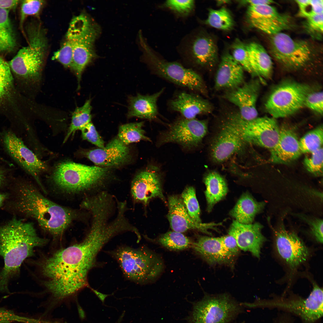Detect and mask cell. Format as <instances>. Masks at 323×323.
Returning <instances> with one entry per match:
<instances>
[{
  "mask_svg": "<svg viewBox=\"0 0 323 323\" xmlns=\"http://www.w3.org/2000/svg\"><path fill=\"white\" fill-rule=\"evenodd\" d=\"M108 241L103 231L92 228L82 242L46 259L41 265L46 287L55 297L62 298L87 286L88 273L96 266L97 256Z\"/></svg>",
  "mask_w": 323,
  "mask_h": 323,
  "instance_id": "cell-1",
  "label": "cell"
},
{
  "mask_svg": "<svg viewBox=\"0 0 323 323\" xmlns=\"http://www.w3.org/2000/svg\"><path fill=\"white\" fill-rule=\"evenodd\" d=\"M33 224L15 217L0 226V256L4 266L0 273V291L8 290L10 279L19 272L23 261L33 254L34 249L45 244Z\"/></svg>",
  "mask_w": 323,
  "mask_h": 323,
  "instance_id": "cell-2",
  "label": "cell"
},
{
  "mask_svg": "<svg viewBox=\"0 0 323 323\" xmlns=\"http://www.w3.org/2000/svg\"><path fill=\"white\" fill-rule=\"evenodd\" d=\"M16 185V208L53 235L62 234L76 217L74 211L46 198L31 182L21 180Z\"/></svg>",
  "mask_w": 323,
  "mask_h": 323,
  "instance_id": "cell-3",
  "label": "cell"
},
{
  "mask_svg": "<svg viewBox=\"0 0 323 323\" xmlns=\"http://www.w3.org/2000/svg\"><path fill=\"white\" fill-rule=\"evenodd\" d=\"M28 31V45L21 49L8 63L14 78L19 83L38 81L47 51V38L41 25L35 24Z\"/></svg>",
  "mask_w": 323,
  "mask_h": 323,
  "instance_id": "cell-4",
  "label": "cell"
},
{
  "mask_svg": "<svg viewBox=\"0 0 323 323\" xmlns=\"http://www.w3.org/2000/svg\"><path fill=\"white\" fill-rule=\"evenodd\" d=\"M109 253L117 261L125 277L137 284L153 281L164 269L160 257L146 247L135 249L121 246Z\"/></svg>",
  "mask_w": 323,
  "mask_h": 323,
  "instance_id": "cell-5",
  "label": "cell"
},
{
  "mask_svg": "<svg viewBox=\"0 0 323 323\" xmlns=\"http://www.w3.org/2000/svg\"><path fill=\"white\" fill-rule=\"evenodd\" d=\"M99 32L98 26L84 13L74 17L69 24L66 34L73 42V57L70 67L76 76L78 87L84 70L96 57L94 44Z\"/></svg>",
  "mask_w": 323,
  "mask_h": 323,
  "instance_id": "cell-6",
  "label": "cell"
},
{
  "mask_svg": "<svg viewBox=\"0 0 323 323\" xmlns=\"http://www.w3.org/2000/svg\"><path fill=\"white\" fill-rule=\"evenodd\" d=\"M108 173L107 167L67 162L56 167L52 178L54 184L60 190L67 193H74L100 185Z\"/></svg>",
  "mask_w": 323,
  "mask_h": 323,
  "instance_id": "cell-7",
  "label": "cell"
},
{
  "mask_svg": "<svg viewBox=\"0 0 323 323\" xmlns=\"http://www.w3.org/2000/svg\"><path fill=\"white\" fill-rule=\"evenodd\" d=\"M225 124L234 130L246 143L270 150L277 144L280 128L275 119L264 116L251 120L243 119L239 113L229 115Z\"/></svg>",
  "mask_w": 323,
  "mask_h": 323,
  "instance_id": "cell-8",
  "label": "cell"
},
{
  "mask_svg": "<svg viewBox=\"0 0 323 323\" xmlns=\"http://www.w3.org/2000/svg\"><path fill=\"white\" fill-rule=\"evenodd\" d=\"M140 41L144 59L156 74L179 86L204 95L206 94L203 80L196 72L177 62H168L160 58L153 52L144 39Z\"/></svg>",
  "mask_w": 323,
  "mask_h": 323,
  "instance_id": "cell-9",
  "label": "cell"
},
{
  "mask_svg": "<svg viewBox=\"0 0 323 323\" xmlns=\"http://www.w3.org/2000/svg\"><path fill=\"white\" fill-rule=\"evenodd\" d=\"M270 51L278 63L292 69L304 67L316 55L313 46L308 42L294 39L281 32L272 35Z\"/></svg>",
  "mask_w": 323,
  "mask_h": 323,
  "instance_id": "cell-10",
  "label": "cell"
},
{
  "mask_svg": "<svg viewBox=\"0 0 323 323\" xmlns=\"http://www.w3.org/2000/svg\"><path fill=\"white\" fill-rule=\"evenodd\" d=\"M242 305L228 294L205 295L195 304L189 323H228L242 311Z\"/></svg>",
  "mask_w": 323,
  "mask_h": 323,
  "instance_id": "cell-11",
  "label": "cell"
},
{
  "mask_svg": "<svg viewBox=\"0 0 323 323\" xmlns=\"http://www.w3.org/2000/svg\"><path fill=\"white\" fill-rule=\"evenodd\" d=\"M310 92L306 85L286 81L278 85L270 93L265 104L266 110L276 119L291 115L304 106Z\"/></svg>",
  "mask_w": 323,
  "mask_h": 323,
  "instance_id": "cell-12",
  "label": "cell"
},
{
  "mask_svg": "<svg viewBox=\"0 0 323 323\" xmlns=\"http://www.w3.org/2000/svg\"><path fill=\"white\" fill-rule=\"evenodd\" d=\"M0 141L5 153L22 170L32 177L46 193L39 179V175L48 169L45 163L11 129H4L0 132Z\"/></svg>",
  "mask_w": 323,
  "mask_h": 323,
  "instance_id": "cell-13",
  "label": "cell"
},
{
  "mask_svg": "<svg viewBox=\"0 0 323 323\" xmlns=\"http://www.w3.org/2000/svg\"><path fill=\"white\" fill-rule=\"evenodd\" d=\"M207 131L206 121L184 118L170 124L167 130L162 134L158 144L174 142L185 148L191 149L199 145Z\"/></svg>",
  "mask_w": 323,
  "mask_h": 323,
  "instance_id": "cell-14",
  "label": "cell"
},
{
  "mask_svg": "<svg viewBox=\"0 0 323 323\" xmlns=\"http://www.w3.org/2000/svg\"><path fill=\"white\" fill-rule=\"evenodd\" d=\"M273 230L278 253L290 268H295L306 260L309 249L296 233L287 230L282 224Z\"/></svg>",
  "mask_w": 323,
  "mask_h": 323,
  "instance_id": "cell-15",
  "label": "cell"
},
{
  "mask_svg": "<svg viewBox=\"0 0 323 323\" xmlns=\"http://www.w3.org/2000/svg\"><path fill=\"white\" fill-rule=\"evenodd\" d=\"M247 13L252 26L271 35L288 28L290 25L289 16L270 5H249Z\"/></svg>",
  "mask_w": 323,
  "mask_h": 323,
  "instance_id": "cell-16",
  "label": "cell"
},
{
  "mask_svg": "<svg viewBox=\"0 0 323 323\" xmlns=\"http://www.w3.org/2000/svg\"><path fill=\"white\" fill-rule=\"evenodd\" d=\"M308 297L305 299L260 303L259 305L278 306L287 309L308 322H313L323 315V290L316 283Z\"/></svg>",
  "mask_w": 323,
  "mask_h": 323,
  "instance_id": "cell-17",
  "label": "cell"
},
{
  "mask_svg": "<svg viewBox=\"0 0 323 323\" xmlns=\"http://www.w3.org/2000/svg\"><path fill=\"white\" fill-rule=\"evenodd\" d=\"M260 89L259 80H252L227 92L224 97L238 108L243 119L251 120L258 117L256 104Z\"/></svg>",
  "mask_w": 323,
  "mask_h": 323,
  "instance_id": "cell-18",
  "label": "cell"
},
{
  "mask_svg": "<svg viewBox=\"0 0 323 323\" xmlns=\"http://www.w3.org/2000/svg\"><path fill=\"white\" fill-rule=\"evenodd\" d=\"M131 191L135 200L145 204L157 197L165 202L158 167L151 165L137 174L132 182Z\"/></svg>",
  "mask_w": 323,
  "mask_h": 323,
  "instance_id": "cell-19",
  "label": "cell"
},
{
  "mask_svg": "<svg viewBox=\"0 0 323 323\" xmlns=\"http://www.w3.org/2000/svg\"><path fill=\"white\" fill-rule=\"evenodd\" d=\"M263 227L259 223L244 224L234 220L230 226L228 233L235 239L240 249L249 252L259 258L261 248L266 240L261 233Z\"/></svg>",
  "mask_w": 323,
  "mask_h": 323,
  "instance_id": "cell-20",
  "label": "cell"
},
{
  "mask_svg": "<svg viewBox=\"0 0 323 323\" xmlns=\"http://www.w3.org/2000/svg\"><path fill=\"white\" fill-rule=\"evenodd\" d=\"M168 202L167 217L173 231L182 233L190 229H195L209 234L208 229L216 230V227L220 225L214 223H198L195 222L188 214L182 198L176 195L169 196Z\"/></svg>",
  "mask_w": 323,
  "mask_h": 323,
  "instance_id": "cell-21",
  "label": "cell"
},
{
  "mask_svg": "<svg viewBox=\"0 0 323 323\" xmlns=\"http://www.w3.org/2000/svg\"><path fill=\"white\" fill-rule=\"evenodd\" d=\"M84 155L97 166L104 167L122 165L129 160L130 156L129 147L118 137L103 148L89 150Z\"/></svg>",
  "mask_w": 323,
  "mask_h": 323,
  "instance_id": "cell-22",
  "label": "cell"
},
{
  "mask_svg": "<svg viewBox=\"0 0 323 323\" xmlns=\"http://www.w3.org/2000/svg\"><path fill=\"white\" fill-rule=\"evenodd\" d=\"M245 144L237 132L224 123L212 143L211 156L217 162H223L234 153L241 151Z\"/></svg>",
  "mask_w": 323,
  "mask_h": 323,
  "instance_id": "cell-23",
  "label": "cell"
},
{
  "mask_svg": "<svg viewBox=\"0 0 323 323\" xmlns=\"http://www.w3.org/2000/svg\"><path fill=\"white\" fill-rule=\"evenodd\" d=\"M269 160L273 163L287 164L296 160L301 155L299 140L295 132L290 128H280L278 142L270 150Z\"/></svg>",
  "mask_w": 323,
  "mask_h": 323,
  "instance_id": "cell-24",
  "label": "cell"
},
{
  "mask_svg": "<svg viewBox=\"0 0 323 323\" xmlns=\"http://www.w3.org/2000/svg\"><path fill=\"white\" fill-rule=\"evenodd\" d=\"M15 83L9 64L0 56V112L8 118V111H19V93Z\"/></svg>",
  "mask_w": 323,
  "mask_h": 323,
  "instance_id": "cell-25",
  "label": "cell"
},
{
  "mask_svg": "<svg viewBox=\"0 0 323 323\" xmlns=\"http://www.w3.org/2000/svg\"><path fill=\"white\" fill-rule=\"evenodd\" d=\"M243 68L227 53L222 58L215 78V86L217 90L234 89L243 83Z\"/></svg>",
  "mask_w": 323,
  "mask_h": 323,
  "instance_id": "cell-26",
  "label": "cell"
},
{
  "mask_svg": "<svg viewBox=\"0 0 323 323\" xmlns=\"http://www.w3.org/2000/svg\"><path fill=\"white\" fill-rule=\"evenodd\" d=\"M191 247L198 255L211 265L231 263L234 257L225 249L219 237H198Z\"/></svg>",
  "mask_w": 323,
  "mask_h": 323,
  "instance_id": "cell-27",
  "label": "cell"
},
{
  "mask_svg": "<svg viewBox=\"0 0 323 323\" xmlns=\"http://www.w3.org/2000/svg\"><path fill=\"white\" fill-rule=\"evenodd\" d=\"M170 107L180 113L185 118L194 119L197 115L210 113L212 106L207 100L199 95L181 92L170 101Z\"/></svg>",
  "mask_w": 323,
  "mask_h": 323,
  "instance_id": "cell-28",
  "label": "cell"
},
{
  "mask_svg": "<svg viewBox=\"0 0 323 323\" xmlns=\"http://www.w3.org/2000/svg\"><path fill=\"white\" fill-rule=\"evenodd\" d=\"M189 57L195 63L201 66L213 67L218 57L217 46L210 37L198 35L191 41L188 49Z\"/></svg>",
  "mask_w": 323,
  "mask_h": 323,
  "instance_id": "cell-29",
  "label": "cell"
},
{
  "mask_svg": "<svg viewBox=\"0 0 323 323\" xmlns=\"http://www.w3.org/2000/svg\"><path fill=\"white\" fill-rule=\"evenodd\" d=\"M253 76L262 82L272 77L273 64L271 57L260 44L252 42L246 45Z\"/></svg>",
  "mask_w": 323,
  "mask_h": 323,
  "instance_id": "cell-30",
  "label": "cell"
},
{
  "mask_svg": "<svg viewBox=\"0 0 323 323\" xmlns=\"http://www.w3.org/2000/svg\"><path fill=\"white\" fill-rule=\"evenodd\" d=\"M164 91L163 88L151 95L138 94L136 96L130 97L128 117H137L150 120L156 118L158 113L157 102Z\"/></svg>",
  "mask_w": 323,
  "mask_h": 323,
  "instance_id": "cell-31",
  "label": "cell"
},
{
  "mask_svg": "<svg viewBox=\"0 0 323 323\" xmlns=\"http://www.w3.org/2000/svg\"><path fill=\"white\" fill-rule=\"evenodd\" d=\"M265 205V202L256 201L251 195L246 193L242 195L230 214L240 223L251 224L256 215L263 210Z\"/></svg>",
  "mask_w": 323,
  "mask_h": 323,
  "instance_id": "cell-32",
  "label": "cell"
},
{
  "mask_svg": "<svg viewBox=\"0 0 323 323\" xmlns=\"http://www.w3.org/2000/svg\"><path fill=\"white\" fill-rule=\"evenodd\" d=\"M206 185L205 194L207 210L211 211L216 203L223 199L228 192V187L223 178L217 173L211 171L204 179Z\"/></svg>",
  "mask_w": 323,
  "mask_h": 323,
  "instance_id": "cell-33",
  "label": "cell"
},
{
  "mask_svg": "<svg viewBox=\"0 0 323 323\" xmlns=\"http://www.w3.org/2000/svg\"><path fill=\"white\" fill-rule=\"evenodd\" d=\"M16 45V38L8 10L0 8V52L11 51Z\"/></svg>",
  "mask_w": 323,
  "mask_h": 323,
  "instance_id": "cell-34",
  "label": "cell"
},
{
  "mask_svg": "<svg viewBox=\"0 0 323 323\" xmlns=\"http://www.w3.org/2000/svg\"><path fill=\"white\" fill-rule=\"evenodd\" d=\"M91 100H87L81 106L77 107L72 115L71 122L67 133L63 141V143L77 130L90 122L91 120V111L92 109Z\"/></svg>",
  "mask_w": 323,
  "mask_h": 323,
  "instance_id": "cell-35",
  "label": "cell"
},
{
  "mask_svg": "<svg viewBox=\"0 0 323 323\" xmlns=\"http://www.w3.org/2000/svg\"><path fill=\"white\" fill-rule=\"evenodd\" d=\"M144 122L131 123L119 127L118 138L125 144H128L141 140L150 141L145 135L143 129Z\"/></svg>",
  "mask_w": 323,
  "mask_h": 323,
  "instance_id": "cell-36",
  "label": "cell"
},
{
  "mask_svg": "<svg viewBox=\"0 0 323 323\" xmlns=\"http://www.w3.org/2000/svg\"><path fill=\"white\" fill-rule=\"evenodd\" d=\"M158 241L162 246L173 250H182L191 247L193 243L182 233L174 231L162 234Z\"/></svg>",
  "mask_w": 323,
  "mask_h": 323,
  "instance_id": "cell-37",
  "label": "cell"
},
{
  "mask_svg": "<svg viewBox=\"0 0 323 323\" xmlns=\"http://www.w3.org/2000/svg\"><path fill=\"white\" fill-rule=\"evenodd\" d=\"M205 22L214 28L225 31L231 29L234 24L231 14L225 7L210 9Z\"/></svg>",
  "mask_w": 323,
  "mask_h": 323,
  "instance_id": "cell-38",
  "label": "cell"
},
{
  "mask_svg": "<svg viewBox=\"0 0 323 323\" xmlns=\"http://www.w3.org/2000/svg\"><path fill=\"white\" fill-rule=\"evenodd\" d=\"M323 129L319 126L308 132L299 140L302 154L310 153L322 147Z\"/></svg>",
  "mask_w": 323,
  "mask_h": 323,
  "instance_id": "cell-39",
  "label": "cell"
},
{
  "mask_svg": "<svg viewBox=\"0 0 323 323\" xmlns=\"http://www.w3.org/2000/svg\"><path fill=\"white\" fill-rule=\"evenodd\" d=\"M181 197L190 217L197 223H202L200 218V208L194 188L191 186L187 187L182 192Z\"/></svg>",
  "mask_w": 323,
  "mask_h": 323,
  "instance_id": "cell-40",
  "label": "cell"
},
{
  "mask_svg": "<svg viewBox=\"0 0 323 323\" xmlns=\"http://www.w3.org/2000/svg\"><path fill=\"white\" fill-rule=\"evenodd\" d=\"M231 54L244 69L253 75L246 45L239 39H237L232 45Z\"/></svg>",
  "mask_w": 323,
  "mask_h": 323,
  "instance_id": "cell-41",
  "label": "cell"
},
{
  "mask_svg": "<svg viewBox=\"0 0 323 323\" xmlns=\"http://www.w3.org/2000/svg\"><path fill=\"white\" fill-rule=\"evenodd\" d=\"M306 156L304 161V165L310 173L317 176L323 175V150L322 147Z\"/></svg>",
  "mask_w": 323,
  "mask_h": 323,
  "instance_id": "cell-42",
  "label": "cell"
},
{
  "mask_svg": "<svg viewBox=\"0 0 323 323\" xmlns=\"http://www.w3.org/2000/svg\"><path fill=\"white\" fill-rule=\"evenodd\" d=\"M65 38L60 48L54 53L52 58L65 67H71L73 60V42L70 37L66 34Z\"/></svg>",
  "mask_w": 323,
  "mask_h": 323,
  "instance_id": "cell-43",
  "label": "cell"
},
{
  "mask_svg": "<svg viewBox=\"0 0 323 323\" xmlns=\"http://www.w3.org/2000/svg\"><path fill=\"white\" fill-rule=\"evenodd\" d=\"M295 1L298 5L300 16L307 18L323 13V0H298Z\"/></svg>",
  "mask_w": 323,
  "mask_h": 323,
  "instance_id": "cell-44",
  "label": "cell"
},
{
  "mask_svg": "<svg viewBox=\"0 0 323 323\" xmlns=\"http://www.w3.org/2000/svg\"><path fill=\"white\" fill-rule=\"evenodd\" d=\"M194 3L192 0H168L165 1L163 6L178 14L187 15L193 10Z\"/></svg>",
  "mask_w": 323,
  "mask_h": 323,
  "instance_id": "cell-45",
  "label": "cell"
},
{
  "mask_svg": "<svg viewBox=\"0 0 323 323\" xmlns=\"http://www.w3.org/2000/svg\"><path fill=\"white\" fill-rule=\"evenodd\" d=\"M83 140H86L99 148H103L104 142L100 135L94 125L91 122L82 128L80 130Z\"/></svg>",
  "mask_w": 323,
  "mask_h": 323,
  "instance_id": "cell-46",
  "label": "cell"
},
{
  "mask_svg": "<svg viewBox=\"0 0 323 323\" xmlns=\"http://www.w3.org/2000/svg\"><path fill=\"white\" fill-rule=\"evenodd\" d=\"M44 3V1L43 0L23 1L21 7V24L27 16L38 15Z\"/></svg>",
  "mask_w": 323,
  "mask_h": 323,
  "instance_id": "cell-47",
  "label": "cell"
},
{
  "mask_svg": "<svg viewBox=\"0 0 323 323\" xmlns=\"http://www.w3.org/2000/svg\"><path fill=\"white\" fill-rule=\"evenodd\" d=\"M304 106L318 114L322 115L323 112L322 92H309L305 98Z\"/></svg>",
  "mask_w": 323,
  "mask_h": 323,
  "instance_id": "cell-48",
  "label": "cell"
},
{
  "mask_svg": "<svg viewBox=\"0 0 323 323\" xmlns=\"http://www.w3.org/2000/svg\"><path fill=\"white\" fill-rule=\"evenodd\" d=\"M307 18L305 24L306 30L312 35H321L323 33V13L313 15Z\"/></svg>",
  "mask_w": 323,
  "mask_h": 323,
  "instance_id": "cell-49",
  "label": "cell"
},
{
  "mask_svg": "<svg viewBox=\"0 0 323 323\" xmlns=\"http://www.w3.org/2000/svg\"><path fill=\"white\" fill-rule=\"evenodd\" d=\"M32 319L19 316L12 311L0 308V323H32Z\"/></svg>",
  "mask_w": 323,
  "mask_h": 323,
  "instance_id": "cell-50",
  "label": "cell"
},
{
  "mask_svg": "<svg viewBox=\"0 0 323 323\" xmlns=\"http://www.w3.org/2000/svg\"><path fill=\"white\" fill-rule=\"evenodd\" d=\"M219 238L223 246L230 255L235 257L239 254L240 249L232 236L228 234Z\"/></svg>",
  "mask_w": 323,
  "mask_h": 323,
  "instance_id": "cell-51",
  "label": "cell"
},
{
  "mask_svg": "<svg viewBox=\"0 0 323 323\" xmlns=\"http://www.w3.org/2000/svg\"><path fill=\"white\" fill-rule=\"evenodd\" d=\"M310 232L316 241L322 243H323V220L319 218H315L308 220Z\"/></svg>",
  "mask_w": 323,
  "mask_h": 323,
  "instance_id": "cell-52",
  "label": "cell"
},
{
  "mask_svg": "<svg viewBox=\"0 0 323 323\" xmlns=\"http://www.w3.org/2000/svg\"><path fill=\"white\" fill-rule=\"evenodd\" d=\"M12 169L7 168L0 164V187L3 186L8 179V175Z\"/></svg>",
  "mask_w": 323,
  "mask_h": 323,
  "instance_id": "cell-53",
  "label": "cell"
},
{
  "mask_svg": "<svg viewBox=\"0 0 323 323\" xmlns=\"http://www.w3.org/2000/svg\"><path fill=\"white\" fill-rule=\"evenodd\" d=\"M18 1L14 0H0V8L8 10L15 7Z\"/></svg>",
  "mask_w": 323,
  "mask_h": 323,
  "instance_id": "cell-54",
  "label": "cell"
},
{
  "mask_svg": "<svg viewBox=\"0 0 323 323\" xmlns=\"http://www.w3.org/2000/svg\"><path fill=\"white\" fill-rule=\"evenodd\" d=\"M244 4H247L251 5H270L274 2L270 0H245L241 1Z\"/></svg>",
  "mask_w": 323,
  "mask_h": 323,
  "instance_id": "cell-55",
  "label": "cell"
},
{
  "mask_svg": "<svg viewBox=\"0 0 323 323\" xmlns=\"http://www.w3.org/2000/svg\"><path fill=\"white\" fill-rule=\"evenodd\" d=\"M96 294L100 299L103 302H104V300L106 298L108 295H105L100 293L96 290H92Z\"/></svg>",
  "mask_w": 323,
  "mask_h": 323,
  "instance_id": "cell-56",
  "label": "cell"
},
{
  "mask_svg": "<svg viewBox=\"0 0 323 323\" xmlns=\"http://www.w3.org/2000/svg\"><path fill=\"white\" fill-rule=\"evenodd\" d=\"M7 197L8 195L7 194L0 193V207Z\"/></svg>",
  "mask_w": 323,
  "mask_h": 323,
  "instance_id": "cell-57",
  "label": "cell"
},
{
  "mask_svg": "<svg viewBox=\"0 0 323 323\" xmlns=\"http://www.w3.org/2000/svg\"><path fill=\"white\" fill-rule=\"evenodd\" d=\"M0 161L2 162H3L7 165L11 167L13 165V164L10 163L8 161H7L6 160L4 159L3 157L0 156Z\"/></svg>",
  "mask_w": 323,
  "mask_h": 323,
  "instance_id": "cell-58",
  "label": "cell"
},
{
  "mask_svg": "<svg viewBox=\"0 0 323 323\" xmlns=\"http://www.w3.org/2000/svg\"><path fill=\"white\" fill-rule=\"evenodd\" d=\"M229 2L230 1L228 0H219L217 1V3L218 4L220 5L224 4L227 3Z\"/></svg>",
  "mask_w": 323,
  "mask_h": 323,
  "instance_id": "cell-59",
  "label": "cell"
},
{
  "mask_svg": "<svg viewBox=\"0 0 323 323\" xmlns=\"http://www.w3.org/2000/svg\"><path fill=\"white\" fill-rule=\"evenodd\" d=\"M119 207L118 208H124L125 209V206L124 204H121V205H119ZM137 231V230H136V231H135V234H137L138 233V232Z\"/></svg>",
  "mask_w": 323,
  "mask_h": 323,
  "instance_id": "cell-60",
  "label": "cell"
},
{
  "mask_svg": "<svg viewBox=\"0 0 323 323\" xmlns=\"http://www.w3.org/2000/svg\"><path fill=\"white\" fill-rule=\"evenodd\" d=\"M244 323V322H242V323Z\"/></svg>",
  "mask_w": 323,
  "mask_h": 323,
  "instance_id": "cell-61",
  "label": "cell"
}]
</instances>
